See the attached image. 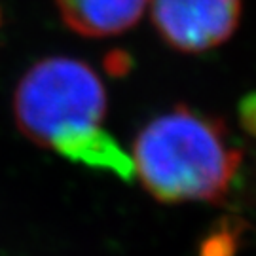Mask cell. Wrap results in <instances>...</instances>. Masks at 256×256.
<instances>
[{
	"instance_id": "obj_7",
	"label": "cell",
	"mask_w": 256,
	"mask_h": 256,
	"mask_svg": "<svg viewBox=\"0 0 256 256\" xmlns=\"http://www.w3.org/2000/svg\"><path fill=\"white\" fill-rule=\"evenodd\" d=\"M102 66H104L106 74L112 76V78H124V76H128V74L131 72V68H133V59H131V55H129L128 52L114 50V52H110V54L104 55Z\"/></svg>"
},
{
	"instance_id": "obj_2",
	"label": "cell",
	"mask_w": 256,
	"mask_h": 256,
	"mask_svg": "<svg viewBox=\"0 0 256 256\" xmlns=\"http://www.w3.org/2000/svg\"><path fill=\"white\" fill-rule=\"evenodd\" d=\"M108 110L99 74L72 57H48L28 68L14 93L19 131L38 146L66 131L99 126Z\"/></svg>"
},
{
	"instance_id": "obj_1",
	"label": "cell",
	"mask_w": 256,
	"mask_h": 256,
	"mask_svg": "<svg viewBox=\"0 0 256 256\" xmlns=\"http://www.w3.org/2000/svg\"><path fill=\"white\" fill-rule=\"evenodd\" d=\"M131 158L135 174L158 202L218 203L232 188L243 152L230 144L220 118L176 104L138 131Z\"/></svg>"
},
{
	"instance_id": "obj_3",
	"label": "cell",
	"mask_w": 256,
	"mask_h": 256,
	"mask_svg": "<svg viewBox=\"0 0 256 256\" xmlns=\"http://www.w3.org/2000/svg\"><path fill=\"white\" fill-rule=\"evenodd\" d=\"M152 23L167 46L202 54L236 32L243 0H148Z\"/></svg>"
},
{
	"instance_id": "obj_4",
	"label": "cell",
	"mask_w": 256,
	"mask_h": 256,
	"mask_svg": "<svg viewBox=\"0 0 256 256\" xmlns=\"http://www.w3.org/2000/svg\"><path fill=\"white\" fill-rule=\"evenodd\" d=\"M64 25L88 38L116 36L135 27L148 0H55Z\"/></svg>"
},
{
	"instance_id": "obj_6",
	"label": "cell",
	"mask_w": 256,
	"mask_h": 256,
	"mask_svg": "<svg viewBox=\"0 0 256 256\" xmlns=\"http://www.w3.org/2000/svg\"><path fill=\"white\" fill-rule=\"evenodd\" d=\"M239 248V232L236 226H230L228 222H218L216 228H212L202 239L198 256H236Z\"/></svg>"
},
{
	"instance_id": "obj_8",
	"label": "cell",
	"mask_w": 256,
	"mask_h": 256,
	"mask_svg": "<svg viewBox=\"0 0 256 256\" xmlns=\"http://www.w3.org/2000/svg\"><path fill=\"white\" fill-rule=\"evenodd\" d=\"M238 118L241 129L252 138H256V92L248 93L239 101Z\"/></svg>"
},
{
	"instance_id": "obj_5",
	"label": "cell",
	"mask_w": 256,
	"mask_h": 256,
	"mask_svg": "<svg viewBox=\"0 0 256 256\" xmlns=\"http://www.w3.org/2000/svg\"><path fill=\"white\" fill-rule=\"evenodd\" d=\"M57 154L82 164L97 171L116 174L122 180H131L135 176L133 158L120 146V142L99 126L66 131L57 137L52 144Z\"/></svg>"
}]
</instances>
